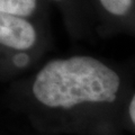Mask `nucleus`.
Here are the masks:
<instances>
[{
    "label": "nucleus",
    "mask_w": 135,
    "mask_h": 135,
    "mask_svg": "<svg viewBox=\"0 0 135 135\" xmlns=\"http://www.w3.org/2000/svg\"><path fill=\"white\" fill-rule=\"evenodd\" d=\"M134 89L129 70L97 55L72 54L46 60L9 82L2 98L42 128L79 131L122 118Z\"/></svg>",
    "instance_id": "nucleus-1"
},
{
    "label": "nucleus",
    "mask_w": 135,
    "mask_h": 135,
    "mask_svg": "<svg viewBox=\"0 0 135 135\" xmlns=\"http://www.w3.org/2000/svg\"><path fill=\"white\" fill-rule=\"evenodd\" d=\"M123 117L126 118L128 120V123L135 128V89L131 94L127 103H126Z\"/></svg>",
    "instance_id": "nucleus-5"
},
{
    "label": "nucleus",
    "mask_w": 135,
    "mask_h": 135,
    "mask_svg": "<svg viewBox=\"0 0 135 135\" xmlns=\"http://www.w3.org/2000/svg\"><path fill=\"white\" fill-rule=\"evenodd\" d=\"M52 45L50 24L0 14L1 80L11 82L37 69Z\"/></svg>",
    "instance_id": "nucleus-2"
},
{
    "label": "nucleus",
    "mask_w": 135,
    "mask_h": 135,
    "mask_svg": "<svg viewBox=\"0 0 135 135\" xmlns=\"http://www.w3.org/2000/svg\"><path fill=\"white\" fill-rule=\"evenodd\" d=\"M55 7L65 31L74 42L89 41L99 36L98 22L89 0H47Z\"/></svg>",
    "instance_id": "nucleus-3"
},
{
    "label": "nucleus",
    "mask_w": 135,
    "mask_h": 135,
    "mask_svg": "<svg viewBox=\"0 0 135 135\" xmlns=\"http://www.w3.org/2000/svg\"><path fill=\"white\" fill-rule=\"evenodd\" d=\"M50 2L47 0H0V14L12 15L50 23Z\"/></svg>",
    "instance_id": "nucleus-4"
}]
</instances>
